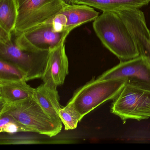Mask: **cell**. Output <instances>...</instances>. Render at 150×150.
I'll list each match as a JSON object with an SVG mask.
<instances>
[{"label": "cell", "instance_id": "obj_8", "mask_svg": "<svg viewBox=\"0 0 150 150\" xmlns=\"http://www.w3.org/2000/svg\"><path fill=\"white\" fill-rule=\"evenodd\" d=\"M97 79H120L126 85L150 91V60L145 56H139L122 61Z\"/></svg>", "mask_w": 150, "mask_h": 150}, {"label": "cell", "instance_id": "obj_15", "mask_svg": "<svg viewBox=\"0 0 150 150\" xmlns=\"http://www.w3.org/2000/svg\"><path fill=\"white\" fill-rule=\"evenodd\" d=\"M17 18L15 0H0V28L11 34L14 30Z\"/></svg>", "mask_w": 150, "mask_h": 150}, {"label": "cell", "instance_id": "obj_7", "mask_svg": "<svg viewBox=\"0 0 150 150\" xmlns=\"http://www.w3.org/2000/svg\"><path fill=\"white\" fill-rule=\"evenodd\" d=\"M70 32H57L51 23L45 22L21 34L12 32L16 43L22 49L30 51H46L65 42Z\"/></svg>", "mask_w": 150, "mask_h": 150}, {"label": "cell", "instance_id": "obj_21", "mask_svg": "<svg viewBox=\"0 0 150 150\" xmlns=\"http://www.w3.org/2000/svg\"></svg>", "mask_w": 150, "mask_h": 150}, {"label": "cell", "instance_id": "obj_9", "mask_svg": "<svg viewBox=\"0 0 150 150\" xmlns=\"http://www.w3.org/2000/svg\"><path fill=\"white\" fill-rule=\"evenodd\" d=\"M128 28L139 56L150 60V32L146 26L144 13L139 8H120L115 10Z\"/></svg>", "mask_w": 150, "mask_h": 150}, {"label": "cell", "instance_id": "obj_12", "mask_svg": "<svg viewBox=\"0 0 150 150\" xmlns=\"http://www.w3.org/2000/svg\"><path fill=\"white\" fill-rule=\"evenodd\" d=\"M33 96L39 105L50 117L61 121L59 112L62 107L57 87L43 83L35 88Z\"/></svg>", "mask_w": 150, "mask_h": 150}, {"label": "cell", "instance_id": "obj_2", "mask_svg": "<svg viewBox=\"0 0 150 150\" xmlns=\"http://www.w3.org/2000/svg\"><path fill=\"white\" fill-rule=\"evenodd\" d=\"M0 115H7L29 130L48 137H54L62 129L61 121L52 118L42 108L34 96L10 104H0Z\"/></svg>", "mask_w": 150, "mask_h": 150}, {"label": "cell", "instance_id": "obj_4", "mask_svg": "<svg viewBox=\"0 0 150 150\" xmlns=\"http://www.w3.org/2000/svg\"><path fill=\"white\" fill-rule=\"evenodd\" d=\"M49 51L22 49L16 43L12 34L0 28V59L11 62L23 70L27 74V81L42 78Z\"/></svg>", "mask_w": 150, "mask_h": 150}, {"label": "cell", "instance_id": "obj_16", "mask_svg": "<svg viewBox=\"0 0 150 150\" xmlns=\"http://www.w3.org/2000/svg\"><path fill=\"white\" fill-rule=\"evenodd\" d=\"M0 79L24 80L27 81V75L23 70L16 65L0 59Z\"/></svg>", "mask_w": 150, "mask_h": 150}, {"label": "cell", "instance_id": "obj_19", "mask_svg": "<svg viewBox=\"0 0 150 150\" xmlns=\"http://www.w3.org/2000/svg\"><path fill=\"white\" fill-rule=\"evenodd\" d=\"M67 18L66 16L61 13L55 16L51 20L46 22L47 23H51L53 24L54 29L57 32H62L65 31L67 24Z\"/></svg>", "mask_w": 150, "mask_h": 150}, {"label": "cell", "instance_id": "obj_20", "mask_svg": "<svg viewBox=\"0 0 150 150\" xmlns=\"http://www.w3.org/2000/svg\"><path fill=\"white\" fill-rule=\"evenodd\" d=\"M63 3L66 6H72L75 4V0H62Z\"/></svg>", "mask_w": 150, "mask_h": 150}, {"label": "cell", "instance_id": "obj_14", "mask_svg": "<svg viewBox=\"0 0 150 150\" xmlns=\"http://www.w3.org/2000/svg\"><path fill=\"white\" fill-rule=\"evenodd\" d=\"M150 0H75V4L95 8L103 12L124 8H139L147 5Z\"/></svg>", "mask_w": 150, "mask_h": 150}, {"label": "cell", "instance_id": "obj_11", "mask_svg": "<svg viewBox=\"0 0 150 150\" xmlns=\"http://www.w3.org/2000/svg\"><path fill=\"white\" fill-rule=\"evenodd\" d=\"M24 80L0 79V104H10L33 96L35 88Z\"/></svg>", "mask_w": 150, "mask_h": 150}, {"label": "cell", "instance_id": "obj_18", "mask_svg": "<svg viewBox=\"0 0 150 150\" xmlns=\"http://www.w3.org/2000/svg\"><path fill=\"white\" fill-rule=\"evenodd\" d=\"M0 132L13 134L18 132H30V131L12 117L0 115Z\"/></svg>", "mask_w": 150, "mask_h": 150}, {"label": "cell", "instance_id": "obj_10", "mask_svg": "<svg viewBox=\"0 0 150 150\" xmlns=\"http://www.w3.org/2000/svg\"><path fill=\"white\" fill-rule=\"evenodd\" d=\"M68 74L69 62L64 42L50 50L41 79L43 83L57 87L64 84Z\"/></svg>", "mask_w": 150, "mask_h": 150}, {"label": "cell", "instance_id": "obj_13", "mask_svg": "<svg viewBox=\"0 0 150 150\" xmlns=\"http://www.w3.org/2000/svg\"><path fill=\"white\" fill-rule=\"evenodd\" d=\"M59 13L66 16L67 22L65 30L70 32L77 27L94 21L99 14L91 7L78 4L66 6Z\"/></svg>", "mask_w": 150, "mask_h": 150}, {"label": "cell", "instance_id": "obj_6", "mask_svg": "<svg viewBox=\"0 0 150 150\" xmlns=\"http://www.w3.org/2000/svg\"><path fill=\"white\" fill-rule=\"evenodd\" d=\"M114 100L110 112L124 122L129 119L140 121L150 118V90L126 84Z\"/></svg>", "mask_w": 150, "mask_h": 150}, {"label": "cell", "instance_id": "obj_5", "mask_svg": "<svg viewBox=\"0 0 150 150\" xmlns=\"http://www.w3.org/2000/svg\"><path fill=\"white\" fill-rule=\"evenodd\" d=\"M17 18L14 32L23 33L51 20L66 6L62 0H15Z\"/></svg>", "mask_w": 150, "mask_h": 150}, {"label": "cell", "instance_id": "obj_3", "mask_svg": "<svg viewBox=\"0 0 150 150\" xmlns=\"http://www.w3.org/2000/svg\"><path fill=\"white\" fill-rule=\"evenodd\" d=\"M125 85V81L117 79H93L78 88L67 104L72 106L82 119L98 106L115 99Z\"/></svg>", "mask_w": 150, "mask_h": 150}, {"label": "cell", "instance_id": "obj_17", "mask_svg": "<svg viewBox=\"0 0 150 150\" xmlns=\"http://www.w3.org/2000/svg\"><path fill=\"white\" fill-rule=\"evenodd\" d=\"M59 118L64 125L66 130L76 129L79 122L82 119L76 109L70 104L61 108L59 112Z\"/></svg>", "mask_w": 150, "mask_h": 150}, {"label": "cell", "instance_id": "obj_1", "mask_svg": "<svg viewBox=\"0 0 150 150\" xmlns=\"http://www.w3.org/2000/svg\"><path fill=\"white\" fill-rule=\"evenodd\" d=\"M93 28L103 44L119 59L125 61L139 56L126 24L115 11L103 12L94 21Z\"/></svg>", "mask_w": 150, "mask_h": 150}]
</instances>
